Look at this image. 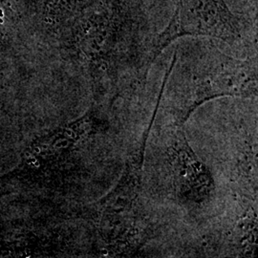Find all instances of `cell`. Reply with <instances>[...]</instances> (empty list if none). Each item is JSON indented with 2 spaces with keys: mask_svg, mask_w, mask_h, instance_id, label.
Instances as JSON below:
<instances>
[{
  "mask_svg": "<svg viewBox=\"0 0 258 258\" xmlns=\"http://www.w3.org/2000/svg\"><path fill=\"white\" fill-rule=\"evenodd\" d=\"M257 216L250 208L247 214L240 220L235 231V240L240 249L245 253L252 252L256 246Z\"/></svg>",
  "mask_w": 258,
  "mask_h": 258,
  "instance_id": "obj_4",
  "label": "cell"
},
{
  "mask_svg": "<svg viewBox=\"0 0 258 258\" xmlns=\"http://www.w3.org/2000/svg\"><path fill=\"white\" fill-rule=\"evenodd\" d=\"M187 36L218 38L232 45L244 38V27L225 0H178L167 26L152 41L150 64L174 40Z\"/></svg>",
  "mask_w": 258,
  "mask_h": 258,
  "instance_id": "obj_1",
  "label": "cell"
},
{
  "mask_svg": "<svg viewBox=\"0 0 258 258\" xmlns=\"http://www.w3.org/2000/svg\"><path fill=\"white\" fill-rule=\"evenodd\" d=\"M257 95V71L252 61L228 58L215 69L200 77L194 94L176 124L184 125L194 110L205 102L220 97L254 98Z\"/></svg>",
  "mask_w": 258,
  "mask_h": 258,
  "instance_id": "obj_3",
  "label": "cell"
},
{
  "mask_svg": "<svg viewBox=\"0 0 258 258\" xmlns=\"http://www.w3.org/2000/svg\"><path fill=\"white\" fill-rule=\"evenodd\" d=\"M172 186L177 199L189 206L208 203L215 194V182L209 166L188 143L184 125L176 124L167 149Z\"/></svg>",
  "mask_w": 258,
  "mask_h": 258,
  "instance_id": "obj_2",
  "label": "cell"
}]
</instances>
